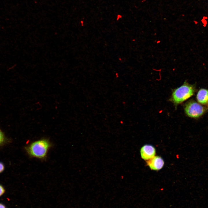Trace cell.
Listing matches in <instances>:
<instances>
[{
  "instance_id": "cell-1",
  "label": "cell",
  "mask_w": 208,
  "mask_h": 208,
  "mask_svg": "<svg viewBox=\"0 0 208 208\" xmlns=\"http://www.w3.org/2000/svg\"><path fill=\"white\" fill-rule=\"evenodd\" d=\"M51 146L48 140L43 139L32 142L26 147L25 149L30 157L44 159L46 157Z\"/></svg>"
},
{
  "instance_id": "cell-2",
  "label": "cell",
  "mask_w": 208,
  "mask_h": 208,
  "mask_svg": "<svg viewBox=\"0 0 208 208\" xmlns=\"http://www.w3.org/2000/svg\"><path fill=\"white\" fill-rule=\"evenodd\" d=\"M194 91V86L185 82L181 86L173 90L169 101L177 107L192 96Z\"/></svg>"
},
{
  "instance_id": "cell-3",
  "label": "cell",
  "mask_w": 208,
  "mask_h": 208,
  "mask_svg": "<svg viewBox=\"0 0 208 208\" xmlns=\"http://www.w3.org/2000/svg\"><path fill=\"white\" fill-rule=\"evenodd\" d=\"M185 113L189 117L198 118L204 113L205 108L193 101H188L185 104L184 107Z\"/></svg>"
},
{
  "instance_id": "cell-4",
  "label": "cell",
  "mask_w": 208,
  "mask_h": 208,
  "mask_svg": "<svg viewBox=\"0 0 208 208\" xmlns=\"http://www.w3.org/2000/svg\"><path fill=\"white\" fill-rule=\"evenodd\" d=\"M141 157L145 160H148L155 156L156 151L152 146L146 144L143 146L140 151Z\"/></svg>"
},
{
  "instance_id": "cell-5",
  "label": "cell",
  "mask_w": 208,
  "mask_h": 208,
  "mask_svg": "<svg viewBox=\"0 0 208 208\" xmlns=\"http://www.w3.org/2000/svg\"><path fill=\"white\" fill-rule=\"evenodd\" d=\"M147 163L151 169L157 170L162 168L164 164V161L161 157L155 156L148 160Z\"/></svg>"
},
{
  "instance_id": "cell-6",
  "label": "cell",
  "mask_w": 208,
  "mask_h": 208,
  "mask_svg": "<svg viewBox=\"0 0 208 208\" xmlns=\"http://www.w3.org/2000/svg\"><path fill=\"white\" fill-rule=\"evenodd\" d=\"M198 101L202 104H206L208 103V90L201 89L198 92L197 95Z\"/></svg>"
},
{
  "instance_id": "cell-7",
  "label": "cell",
  "mask_w": 208,
  "mask_h": 208,
  "mask_svg": "<svg viewBox=\"0 0 208 208\" xmlns=\"http://www.w3.org/2000/svg\"><path fill=\"white\" fill-rule=\"evenodd\" d=\"M5 139V137L4 133L0 129V145L4 142Z\"/></svg>"
},
{
  "instance_id": "cell-8",
  "label": "cell",
  "mask_w": 208,
  "mask_h": 208,
  "mask_svg": "<svg viewBox=\"0 0 208 208\" xmlns=\"http://www.w3.org/2000/svg\"><path fill=\"white\" fill-rule=\"evenodd\" d=\"M5 190L3 187L0 185V196L2 195L4 192Z\"/></svg>"
},
{
  "instance_id": "cell-9",
  "label": "cell",
  "mask_w": 208,
  "mask_h": 208,
  "mask_svg": "<svg viewBox=\"0 0 208 208\" xmlns=\"http://www.w3.org/2000/svg\"><path fill=\"white\" fill-rule=\"evenodd\" d=\"M4 167L3 164L0 162V173L2 172L4 170Z\"/></svg>"
},
{
  "instance_id": "cell-10",
  "label": "cell",
  "mask_w": 208,
  "mask_h": 208,
  "mask_svg": "<svg viewBox=\"0 0 208 208\" xmlns=\"http://www.w3.org/2000/svg\"><path fill=\"white\" fill-rule=\"evenodd\" d=\"M0 208H5V207L3 205L0 203Z\"/></svg>"
},
{
  "instance_id": "cell-11",
  "label": "cell",
  "mask_w": 208,
  "mask_h": 208,
  "mask_svg": "<svg viewBox=\"0 0 208 208\" xmlns=\"http://www.w3.org/2000/svg\"><path fill=\"white\" fill-rule=\"evenodd\" d=\"M115 75L116 77H118V73H116L115 74Z\"/></svg>"
},
{
  "instance_id": "cell-12",
  "label": "cell",
  "mask_w": 208,
  "mask_h": 208,
  "mask_svg": "<svg viewBox=\"0 0 208 208\" xmlns=\"http://www.w3.org/2000/svg\"><path fill=\"white\" fill-rule=\"evenodd\" d=\"M118 60H119V61H122V59L120 57L118 59Z\"/></svg>"
}]
</instances>
